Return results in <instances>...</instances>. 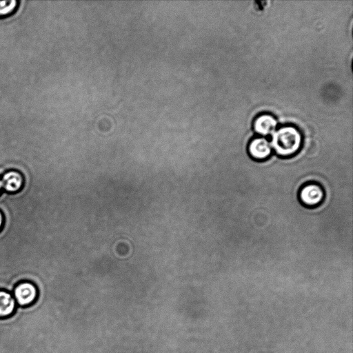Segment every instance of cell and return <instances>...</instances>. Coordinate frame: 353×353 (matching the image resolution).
<instances>
[{"instance_id": "cell-7", "label": "cell", "mask_w": 353, "mask_h": 353, "mask_svg": "<svg viewBox=\"0 0 353 353\" xmlns=\"http://www.w3.org/2000/svg\"><path fill=\"white\" fill-rule=\"evenodd\" d=\"M17 303L11 292L0 289V319L12 316L17 309Z\"/></svg>"}, {"instance_id": "cell-3", "label": "cell", "mask_w": 353, "mask_h": 353, "mask_svg": "<svg viewBox=\"0 0 353 353\" xmlns=\"http://www.w3.org/2000/svg\"><path fill=\"white\" fill-rule=\"evenodd\" d=\"M325 191L316 182L304 184L299 192V199L305 207L314 208L319 205L324 200Z\"/></svg>"}, {"instance_id": "cell-8", "label": "cell", "mask_w": 353, "mask_h": 353, "mask_svg": "<svg viewBox=\"0 0 353 353\" xmlns=\"http://www.w3.org/2000/svg\"><path fill=\"white\" fill-rule=\"evenodd\" d=\"M17 1H0V17L10 14L16 9Z\"/></svg>"}, {"instance_id": "cell-4", "label": "cell", "mask_w": 353, "mask_h": 353, "mask_svg": "<svg viewBox=\"0 0 353 353\" xmlns=\"http://www.w3.org/2000/svg\"><path fill=\"white\" fill-rule=\"evenodd\" d=\"M248 154L252 159L262 161L268 159L272 152L270 142L265 137H256L251 140L248 147Z\"/></svg>"}, {"instance_id": "cell-10", "label": "cell", "mask_w": 353, "mask_h": 353, "mask_svg": "<svg viewBox=\"0 0 353 353\" xmlns=\"http://www.w3.org/2000/svg\"><path fill=\"white\" fill-rule=\"evenodd\" d=\"M3 190V186H2V182H1V178H0V194L1 192Z\"/></svg>"}, {"instance_id": "cell-5", "label": "cell", "mask_w": 353, "mask_h": 353, "mask_svg": "<svg viewBox=\"0 0 353 353\" xmlns=\"http://www.w3.org/2000/svg\"><path fill=\"white\" fill-rule=\"evenodd\" d=\"M3 190L9 194L19 192L23 185V177L17 170L6 171L1 176Z\"/></svg>"}, {"instance_id": "cell-9", "label": "cell", "mask_w": 353, "mask_h": 353, "mask_svg": "<svg viewBox=\"0 0 353 353\" xmlns=\"http://www.w3.org/2000/svg\"><path fill=\"white\" fill-rule=\"evenodd\" d=\"M4 218L3 213L0 211V230H1L3 225Z\"/></svg>"}, {"instance_id": "cell-2", "label": "cell", "mask_w": 353, "mask_h": 353, "mask_svg": "<svg viewBox=\"0 0 353 353\" xmlns=\"http://www.w3.org/2000/svg\"><path fill=\"white\" fill-rule=\"evenodd\" d=\"M17 305L27 307L34 304L39 297L37 286L29 281L18 283L12 292Z\"/></svg>"}, {"instance_id": "cell-1", "label": "cell", "mask_w": 353, "mask_h": 353, "mask_svg": "<svg viewBox=\"0 0 353 353\" xmlns=\"http://www.w3.org/2000/svg\"><path fill=\"white\" fill-rule=\"evenodd\" d=\"M302 142V134L296 127L284 125L272 134L270 145L277 155L289 157L299 151Z\"/></svg>"}, {"instance_id": "cell-6", "label": "cell", "mask_w": 353, "mask_h": 353, "mask_svg": "<svg viewBox=\"0 0 353 353\" xmlns=\"http://www.w3.org/2000/svg\"><path fill=\"white\" fill-rule=\"evenodd\" d=\"M277 121L270 114H262L258 116L254 121L253 128L254 131L263 136L272 134L276 129Z\"/></svg>"}]
</instances>
